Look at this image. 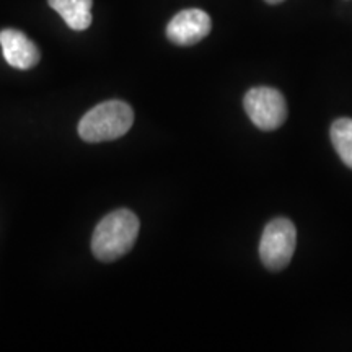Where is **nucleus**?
I'll return each instance as SVG.
<instances>
[{
	"label": "nucleus",
	"instance_id": "f257e3e1",
	"mask_svg": "<svg viewBox=\"0 0 352 352\" xmlns=\"http://www.w3.org/2000/svg\"><path fill=\"white\" fill-rule=\"evenodd\" d=\"M138 215L127 209L114 210L101 219L91 239V250L100 261H116L134 246L139 235Z\"/></svg>",
	"mask_w": 352,
	"mask_h": 352
},
{
	"label": "nucleus",
	"instance_id": "1a4fd4ad",
	"mask_svg": "<svg viewBox=\"0 0 352 352\" xmlns=\"http://www.w3.org/2000/svg\"><path fill=\"white\" fill-rule=\"evenodd\" d=\"M267 3H271V6H277V3H280L283 2V0H266Z\"/></svg>",
	"mask_w": 352,
	"mask_h": 352
},
{
	"label": "nucleus",
	"instance_id": "f03ea898",
	"mask_svg": "<svg viewBox=\"0 0 352 352\" xmlns=\"http://www.w3.org/2000/svg\"><path fill=\"white\" fill-rule=\"evenodd\" d=\"M134 111L120 100L104 101L91 108L78 124V134L85 142H104L120 139L132 127Z\"/></svg>",
	"mask_w": 352,
	"mask_h": 352
},
{
	"label": "nucleus",
	"instance_id": "20e7f679",
	"mask_svg": "<svg viewBox=\"0 0 352 352\" xmlns=\"http://www.w3.org/2000/svg\"><path fill=\"white\" fill-rule=\"evenodd\" d=\"M243 107L253 124L261 131L279 129L289 114L284 95L271 87H254L246 91Z\"/></svg>",
	"mask_w": 352,
	"mask_h": 352
},
{
	"label": "nucleus",
	"instance_id": "0eeeda50",
	"mask_svg": "<svg viewBox=\"0 0 352 352\" xmlns=\"http://www.w3.org/2000/svg\"><path fill=\"white\" fill-rule=\"evenodd\" d=\"M50 7L63 16L70 30L83 32L91 25L94 0H47Z\"/></svg>",
	"mask_w": 352,
	"mask_h": 352
},
{
	"label": "nucleus",
	"instance_id": "39448f33",
	"mask_svg": "<svg viewBox=\"0 0 352 352\" xmlns=\"http://www.w3.org/2000/svg\"><path fill=\"white\" fill-rule=\"evenodd\" d=\"M212 21L204 10L188 8L182 10L171 19L166 26V38L178 46H192L210 33Z\"/></svg>",
	"mask_w": 352,
	"mask_h": 352
},
{
	"label": "nucleus",
	"instance_id": "6e6552de",
	"mask_svg": "<svg viewBox=\"0 0 352 352\" xmlns=\"http://www.w3.org/2000/svg\"><path fill=\"white\" fill-rule=\"evenodd\" d=\"M331 142L334 151L346 166L352 170V120L349 118H340L331 124Z\"/></svg>",
	"mask_w": 352,
	"mask_h": 352
},
{
	"label": "nucleus",
	"instance_id": "7ed1b4c3",
	"mask_svg": "<svg viewBox=\"0 0 352 352\" xmlns=\"http://www.w3.org/2000/svg\"><path fill=\"white\" fill-rule=\"evenodd\" d=\"M297 246V228L285 217L272 219L259 241V258L267 270L276 272L287 267Z\"/></svg>",
	"mask_w": 352,
	"mask_h": 352
},
{
	"label": "nucleus",
	"instance_id": "423d86ee",
	"mask_svg": "<svg viewBox=\"0 0 352 352\" xmlns=\"http://www.w3.org/2000/svg\"><path fill=\"white\" fill-rule=\"evenodd\" d=\"M0 46L3 57L12 67L28 70L39 63V50L32 39L19 30L7 28L0 32Z\"/></svg>",
	"mask_w": 352,
	"mask_h": 352
}]
</instances>
